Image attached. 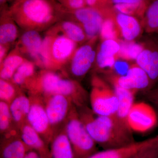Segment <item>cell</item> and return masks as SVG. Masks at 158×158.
<instances>
[{"instance_id":"obj_39","label":"cell","mask_w":158,"mask_h":158,"mask_svg":"<svg viewBox=\"0 0 158 158\" xmlns=\"http://www.w3.org/2000/svg\"><path fill=\"white\" fill-rule=\"evenodd\" d=\"M24 158H42L36 152L32 150H30L25 157Z\"/></svg>"},{"instance_id":"obj_23","label":"cell","mask_w":158,"mask_h":158,"mask_svg":"<svg viewBox=\"0 0 158 158\" xmlns=\"http://www.w3.org/2000/svg\"><path fill=\"white\" fill-rule=\"evenodd\" d=\"M50 145L51 158H74L73 150L64 127L55 135Z\"/></svg>"},{"instance_id":"obj_22","label":"cell","mask_w":158,"mask_h":158,"mask_svg":"<svg viewBox=\"0 0 158 158\" xmlns=\"http://www.w3.org/2000/svg\"><path fill=\"white\" fill-rule=\"evenodd\" d=\"M49 29L63 34L78 45L88 40L81 27L69 20H61Z\"/></svg>"},{"instance_id":"obj_29","label":"cell","mask_w":158,"mask_h":158,"mask_svg":"<svg viewBox=\"0 0 158 158\" xmlns=\"http://www.w3.org/2000/svg\"><path fill=\"white\" fill-rule=\"evenodd\" d=\"M120 50L117 56L125 60H136L144 47L134 41L118 40Z\"/></svg>"},{"instance_id":"obj_19","label":"cell","mask_w":158,"mask_h":158,"mask_svg":"<svg viewBox=\"0 0 158 158\" xmlns=\"http://www.w3.org/2000/svg\"><path fill=\"white\" fill-rule=\"evenodd\" d=\"M113 16L120 35L124 40L133 41L141 34V26L135 16L119 13L114 9Z\"/></svg>"},{"instance_id":"obj_43","label":"cell","mask_w":158,"mask_h":158,"mask_svg":"<svg viewBox=\"0 0 158 158\" xmlns=\"http://www.w3.org/2000/svg\"><path fill=\"white\" fill-rule=\"evenodd\" d=\"M154 103L156 104V105L158 107V101L155 102H154Z\"/></svg>"},{"instance_id":"obj_9","label":"cell","mask_w":158,"mask_h":158,"mask_svg":"<svg viewBox=\"0 0 158 158\" xmlns=\"http://www.w3.org/2000/svg\"><path fill=\"white\" fill-rule=\"evenodd\" d=\"M42 97L51 127L56 135L65 127L71 110L74 105L70 98L60 94Z\"/></svg>"},{"instance_id":"obj_7","label":"cell","mask_w":158,"mask_h":158,"mask_svg":"<svg viewBox=\"0 0 158 158\" xmlns=\"http://www.w3.org/2000/svg\"><path fill=\"white\" fill-rule=\"evenodd\" d=\"M89 100L91 110L98 116H111L117 113L118 101L115 90L97 76L91 80Z\"/></svg>"},{"instance_id":"obj_40","label":"cell","mask_w":158,"mask_h":158,"mask_svg":"<svg viewBox=\"0 0 158 158\" xmlns=\"http://www.w3.org/2000/svg\"><path fill=\"white\" fill-rule=\"evenodd\" d=\"M149 98L154 103L158 101V89L154 90L150 94Z\"/></svg>"},{"instance_id":"obj_33","label":"cell","mask_w":158,"mask_h":158,"mask_svg":"<svg viewBox=\"0 0 158 158\" xmlns=\"http://www.w3.org/2000/svg\"><path fill=\"white\" fill-rule=\"evenodd\" d=\"M62 7L69 10H77L87 6L86 0H56Z\"/></svg>"},{"instance_id":"obj_20","label":"cell","mask_w":158,"mask_h":158,"mask_svg":"<svg viewBox=\"0 0 158 158\" xmlns=\"http://www.w3.org/2000/svg\"><path fill=\"white\" fill-rule=\"evenodd\" d=\"M136 64L147 74L152 83L158 81V47L144 48L136 60Z\"/></svg>"},{"instance_id":"obj_31","label":"cell","mask_w":158,"mask_h":158,"mask_svg":"<svg viewBox=\"0 0 158 158\" xmlns=\"http://www.w3.org/2000/svg\"><path fill=\"white\" fill-rule=\"evenodd\" d=\"M23 90L11 81L0 79V99L10 104Z\"/></svg>"},{"instance_id":"obj_1","label":"cell","mask_w":158,"mask_h":158,"mask_svg":"<svg viewBox=\"0 0 158 158\" xmlns=\"http://www.w3.org/2000/svg\"><path fill=\"white\" fill-rule=\"evenodd\" d=\"M77 110L89 135L97 144L104 149L118 148L135 142L131 131L116 114L98 116L87 106Z\"/></svg>"},{"instance_id":"obj_25","label":"cell","mask_w":158,"mask_h":158,"mask_svg":"<svg viewBox=\"0 0 158 158\" xmlns=\"http://www.w3.org/2000/svg\"><path fill=\"white\" fill-rule=\"evenodd\" d=\"M113 85V89L118 101V107L116 116L127 125V118L131 108L135 103L134 101L135 92L121 88L118 85Z\"/></svg>"},{"instance_id":"obj_26","label":"cell","mask_w":158,"mask_h":158,"mask_svg":"<svg viewBox=\"0 0 158 158\" xmlns=\"http://www.w3.org/2000/svg\"><path fill=\"white\" fill-rule=\"evenodd\" d=\"M36 67L34 62L27 59L18 69L11 81L25 91L26 86L37 73Z\"/></svg>"},{"instance_id":"obj_18","label":"cell","mask_w":158,"mask_h":158,"mask_svg":"<svg viewBox=\"0 0 158 158\" xmlns=\"http://www.w3.org/2000/svg\"><path fill=\"white\" fill-rule=\"evenodd\" d=\"M119 50L120 45L118 40H102L97 51L95 61L97 67L99 69H113Z\"/></svg>"},{"instance_id":"obj_34","label":"cell","mask_w":158,"mask_h":158,"mask_svg":"<svg viewBox=\"0 0 158 158\" xmlns=\"http://www.w3.org/2000/svg\"><path fill=\"white\" fill-rule=\"evenodd\" d=\"M131 158H158V143L142 150Z\"/></svg>"},{"instance_id":"obj_38","label":"cell","mask_w":158,"mask_h":158,"mask_svg":"<svg viewBox=\"0 0 158 158\" xmlns=\"http://www.w3.org/2000/svg\"><path fill=\"white\" fill-rule=\"evenodd\" d=\"M11 48V47L8 46L0 45V64L6 59Z\"/></svg>"},{"instance_id":"obj_15","label":"cell","mask_w":158,"mask_h":158,"mask_svg":"<svg viewBox=\"0 0 158 158\" xmlns=\"http://www.w3.org/2000/svg\"><path fill=\"white\" fill-rule=\"evenodd\" d=\"M30 150L21 138L19 129L2 136L1 158H24Z\"/></svg>"},{"instance_id":"obj_17","label":"cell","mask_w":158,"mask_h":158,"mask_svg":"<svg viewBox=\"0 0 158 158\" xmlns=\"http://www.w3.org/2000/svg\"><path fill=\"white\" fill-rule=\"evenodd\" d=\"M19 130L21 138L30 149L37 152L42 158H51L49 145L27 121L23 123Z\"/></svg>"},{"instance_id":"obj_6","label":"cell","mask_w":158,"mask_h":158,"mask_svg":"<svg viewBox=\"0 0 158 158\" xmlns=\"http://www.w3.org/2000/svg\"><path fill=\"white\" fill-rule=\"evenodd\" d=\"M59 10L61 20H69L77 23L84 30L88 40L97 38L99 35L107 15L106 11L88 6L77 10H69L59 3Z\"/></svg>"},{"instance_id":"obj_32","label":"cell","mask_w":158,"mask_h":158,"mask_svg":"<svg viewBox=\"0 0 158 158\" xmlns=\"http://www.w3.org/2000/svg\"><path fill=\"white\" fill-rule=\"evenodd\" d=\"M148 5L147 4H117L113 8L117 12L132 16L143 17Z\"/></svg>"},{"instance_id":"obj_3","label":"cell","mask_w":158,"mask_h":158,"mask_svg":"<svg viewBox=\"0 0 158 158\" xmlns=\"http://www.w3.org/2000/svg\"><path fill=\"white\" fill-rule=\"evenodd\" d=\"M9 11L23 31H46L61 20L56 0H23L12 3Z\"/></svg>"},{"instance_id":"obj_8","label":"cell","mask_w":158,"mask_h":158,"mask_svg":"<svg viewBox=\"0 0 158 158\" xmlns=\"http://www.w3.org/2000/svg\"><path fill=\"white\" fill-rule=\"evenodd\" d=\"M97 38L77 48L62 73L63 75L78 81L87 74L95 63L97 51L94 45Z\"/></svg>"},{"instance_id":"obj_28","label":"cell","mask_w":158,"mask_h":158,"mask_svg":"<svg viewBox=\"0 0 158 158\" xmlns=\"http://www.w3.org/2000/svg\"><path fill=\"white\" fill-rule=\"evenodd\" d=\"M145 30L148 33L158 32V0H153L148 6L143 16Z\"/></svg>"},{"instance_id":"obj_5","label":"cell","mask_w":158,"mask_h":158,"mask_svg":"<svg viewBox=\"0 0 158 158\" xmlns=\"http://www.w3.org/2000/svg\"><path fill=\"white\" fill-rule=\"evenodd\" d=\"M64 128L73 150L74 158H89L98 152L96 143L80 118L75 105L71 110Z\"/></svg>"},{"instance_id":"obj_42","label":"cell","mask_w":158,"mask_h":158,"mask_svg":"<svg viewBox=\"0 0 158 158\" xmlns=\"http://www.w3.org/2000/svg\"><path fill=\"white\" fill-rule=\"evenodd\" d=\"M22 1H23V0H14L13 2H19Z\"/></svg>"},{"instance_id":"obj_27","label":"cell","mask_w":158,"mask_h":158,"mask_svg":"<svg viewBox=\"0 0 158 158\" xmlns=\"http://www.w3.org/2000/svg\"><path fill=\"white\" fill-rule=\"evenodd\" d=\"M113 8L108 11L106 16L102 24L100 32V37L102 40H118L120 32L113 16Z\"/></svg>"},{"instance_id":"obj_41","label":"cell","mask_w":158,"mask_h":158,"mask_svg":"<svg viewBox=\"0 0 158 158\" xmlns=\"http://www.w3.org/2000/svg\"><path fill=\"white\" fill-rule=\"evenodd\" d=\"M11 1L12 0H0V7L7 5V2Z\"/></svg>"},{"instance_id":"obj_13","label":"cell","mask_w":158,"mask_h":158,"mask_svg":"<svg viewBox=\"0 0 158 158\" xmlns=\"http://www.w3.org/2000/svg\"><path fill=\"white\" fill-rule=\"evenodd\" d=\"M111 81L113 85L135 93L138 90L148 88L152 83L146 72L137 64L131 66L125 75L112 77Z\"/></svg>"},{"instance_id":"obj_30","label":"cell","mask_w":158,"mask_h":158,"mask_svg":"<svg viewBox=\"0 0 158 158\" xmlns=\"http://www.w3.org/2000/svg\"><path fill=\"white\" fill-rule=\"evenodd\" d=\"M19 129L15 124L9 105L6 102H0V132L2 136Z\"/></svg>"},{"instance_id":"obj_36","label":"cell","mask_w":158,"mask_h":158,"mask_svg":"<svg viewBox=\"0 0 158 158\" xmlns=\"http://www.w3.org/2000/svg\"><path fill=\"white\" fill-rule=\"evenodd\" d=\"M131 66L126 60L124 59L116 60L113 69L118 76H123L127 73Z\"/></svg>"},{"instance_id":"obj_12","label":"cell","mask_w":158,"mask_h":158,"mask_svg":"<svg viewBox=\"0 0 158 158\" xmlns=\"http://www.w3.org/2000/svg\"><path fill=\"white\" fill-rule=\"evenodd\" d=\"M23 31L14 47L26 59L34 62L37 67L40 68L43 38L38 31Z\"/></svg>"},{"instance_id":"obj_21","label":"cell","mask_w":158,"mask_h":158,"mask_svg":"<svg viewBox=\"0 0 158 158\" xmlns=\"http://www.w3.org/2000/svg\"><path fill=\"white\" fill-rule=\"evenodd\" d=\"M24 91H21L9 104L13 121L18 129L27 121L31 108V99Z\"/></svg>"},{"instance_id":"obj_14","label":"cell","mask_w":158,"mask_h":158,"mask_svg":"<svg viewBox=\"0 0 158 158\" xmlns=\"http://www.w3.org/2000/svg\"><path fill=\"white\" fill-rule=\"evenodd\" d=\"M158 143V135L123 147L98 152L89 158H131L142 150Z\"/></svg>"},{"instance_id":"obj_24","label":"cell","mask_w":158,"mask_h":158,"mask_svg":"<svg viewBox=\"0 0 158 158\" xmlns=\"http://www.w3.org/2000/svg\"><path fill=\"white\" fill-rule=\"evenodd\" d=\"M27 59L14 47L0 64V79L11 81L18 69Z\"/></svg>"},{"instance_id":"obj_35","label":"cell","mask_w":158,"mask_h":158,"mask_svg":"<svg viewBox=\"0 0 158 158\" xmlns=\"http://www.w3.org/2000/svg\"><path fill=\"white\" fill-rule=\"evenodd\" d=\"M86 2L88 7L102 11H106L113 7L111 0H86Z\"/></svg>"},{"instance_id":"obj_37","label":"cell","mask_w":158,"mask_h":158,"mask_svg":"<svg viewBox=\"0 0 158 158\" xmlns=\"http://www.w3.org/2000/svg\"><path fill=\"white\" fill-rule=\"evenodd\" d=\"M153 0H111L113 6L117 4H141L148 5Z\"/></svg>"},{"instance_id":"obj_10","label":"cell","mask_w":158,"mask_h":158,"mask_svg":"<svg viewBox=\"0 0 158 158\" xmlns=\"http://www.w3.org/2000/svg\"><path fill=\"white\" fill-rule=\"evenodd\" d=\"M29 96L31 106L27 121L49 146L55 135L46 111L43 98L37 95Z\"/></svg>"},{"instance_id":"obj_4","label":"cell","mask_w":158,"mask_h":158,"mask_svg":"<svg viewBox=\"0 0 158 158\" xmlns=\"http://www.w3.org/2000/svg\"><path fill=\"white\" fill-rule=\"evenodd\" d=\"M78 47L65 35L48 29L43 38L40 69L62 73Z\"/></svg>"},{"instance_id":"obj_2","label":"cell","mask_w":158,"mask_h":158,"mask_svg":"<svg viewBox=\"0 0 158 158\" xmlns=\"http://www.w3.org/2000/svg\"><path fill=\"white\" fill-rule=\"evenodd\" d=\"M29 95L44 96L60 94L71 100L77 108L87 106L88 95L76 80L61 73L41 69L37 72L25 88Z\"/></svg>"},{"instance_id":"obj_16","label":"cell","mask_w":158,"mask_h":158,"mask_svg":"<svg viewBox=\"0 0 158 158\" xmlns=\"http://www.w3.org/2000/svg\"><path fill=\"white\" fill-rule=\"evenodd\" d=\"M19 27L11 16L7 5L1 7L0 45L11 47L20 36Z\"/></svg>"},{"instance_id":"obj_11","label":"cell","mask_w":158,"mask_h":158,"mask_svg":"<svg viewBox=\"0 0 158 158\" xmlns=\"http://www.w3.org/2000/svg\"><path fill=\"white\" fill-rule=\"evenodd\" d=\"M158 121L155 110L144 102L134 103L127 118L130 129L138 133L146 132L152 129L156 125Z\"/></svg>"}]
</instances>
